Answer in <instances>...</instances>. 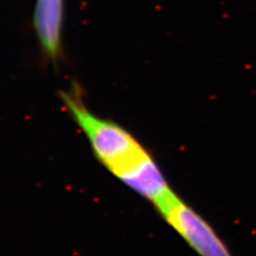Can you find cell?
I'll return each instance as SVG.
<instances>
[{"label": "cell", "instance_id": "1", "mask_svg": "<svg viewBox=\"0 0 256 256\" xmlns=\"http://www.w3.org/2000/svg\"><path fill=\"white\" fill-rule=\"evenodd\" d=\"M62 101L86 134L94 154L114 176L146 153L137 140L122 126L95 116L78 92H62Z\"/></svg>", "mask_w": 256, "mask_h": 256}, {"label": "cell", "instance_id": "2", "mask_svg": "<svg viewBox=\"0 0 256 256\" xmlns=\"http://www.w3.org/2000/svg\"><path fill=\"white\" fill-rule=\"evenodd\" d=\"M167 223L202 256H232L216 232L174 194L158 208Z\"/></svg>", "mask_w": 256, "mask_h": 256}, {"label": "cell", "instance_id": "4", "mask_svg": "<svg viewBox=\"0 0 256 256\" xmlns=\"http://www.w3.org/2000/svg\"><path fill=\"white\" fill-rule=\"evenodd\" d=\"M64 0H36L34 24L38 41L46 57L57 62L62 50Z\"/></svg>", "mask_w": 256, "mask_h": 256}, {"label": "cell", "instance_id": "3", "mask_svg": "<svg viewBox=\"0 0 256 256\" xmlns=\"http://www.w3.org/2000/svg\"><path fill=\"white\" fill-rule=\"evenodd\" d=\"M131 189L152 202L158 209L174 192L147 152L116 176Z\"/></svg>", "mask_w": 256, "mask_h": 256}]
</instances>
